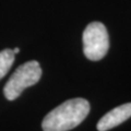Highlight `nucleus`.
<instances>
[{
    "instance_id": "f257e3e1",
    "label": "nucleus",
    "mask_w": 131,
    "mask_h": 131,
    "mask_svg": "<svg viewBox=\"0 0 131 131\" xmlns=\"http://www.w3.org/2000/svg\"><path fill=\"white\" fill-rule=\"evenodd\" d=\"M91 106L84 98H72L49 112L42 122L44 131H68L78 127L90 113Z\"/></svg>"
},
{
    "instance_id": "f03ea898",
    "label": "nucleus",
    "mask_w": 131,
    "mask_h": 131,
    "mask_svg": "<svg viewBox=\"0 0 131 131\" xmlns=\"http://www.w3.org/2000/svg\"><path fill=\"white\" fill-rule=\"evenodd\" d=\"M42 77V68L35 60L21 64L13 72L3 88V94L8 101H14L25 89L36 84Z\"/></svg>"
},
{
    "instance_id": "7ed1b4c3",
    "label": "nucleus",
    "mask_w": 131,
    "mask_h": 131,
    "mask_svg": "<svg viewBox=\"0 0 131 131\" xmlns=\"http://www.w3.org/2000/svg\"><path fill=\"white\" fill-rule=\"evenodd\" d=\"M83 52L89 60L103 59L109 49L108 32L101 22H92L83 32Z\"/></svg>"
},
{
    "instance_id": "20e7f679",
    "label": "nucleus",
    "mask_w": 131,
    "mask_h": 131,
    "mask_svg": "<svg viewBox=\"0 0 131 131\" xmlns=\"http://www.w3.org/2000/svg\"><path fill=\"white\" fill-rule=\"evenodd\" d=\"M131 117V103H127L120 105L118 107L112 109L106 115L101 118L97 122V130L98 131H107L119 126L122 122L128 120Z\"/></svg>"
},
{
    "instance_id": "39448f33",
    "label": "nucleus",
    "mask_w": 131,
    "mask_h": 131,
    "mask_svg": "<svg viewBox=\"0 0 131 131\" xmlns=\"http://www.w3.org/2000/svg\"><path fill=\"white\" fill-rule=\"evenodd\" d=\"M15 54L12 49H3L0 51V80L9 72L10 68L14 62Z\"/></svg>"
},
{
    "instance_id": "423d86ee",
    "label": "nucleus",
    "mask_w": 131,
    "mask_h": 131,
    "mask_svg": "<svg viewBox=\"0 0 131 131\" xmlns=\"http://www.w3.org/2000/svg\"><path fill=\"white\" fill-rule=\"evenodd\" d=\"M12 50H13V52H14V54L16 55V54H19V51H20V49H19L18 47H16V48H14V49H12Z\"/></svg>"
}]
</instances>
